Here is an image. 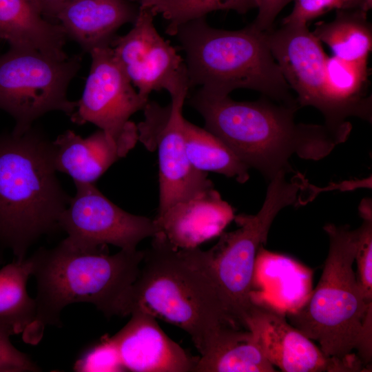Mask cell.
Returning <instances> with one entry per match:
<instances>
[{
  "label": "cell",
  "instance_id": "cell-30",
  "mask_svg": "<svg viewBox=\"0 0 372 372\" xmlns=\"http://www.w3.org/2000/svg\"><path fill=\"white\" fill-rule=\"evenodd\" d=\"M69 1L70 0H34L43 18L53 23H56L57 14Z\"/></svg>",
  "mask_w": 372,
  "mask_h": 372
},
{
  "label": "cell",
  "instance_id": "cell-3",
  "mask_svg": "<svg viewBox=\"0 0 372 372\" xmlns=\"http://www.w3.org/2000/svg\"><path fill=\"white\" fill-rule=\"evenodd\" d=\"M143 251L130 313L142 309L180 328L200 356L205 355L220 330L231 328L214 282L207 251L176 247L160 233Z\"/></svg>",
  "mask_w": 372,
  "mask_h": 372
},
{
  "label": "cell",
  "instance_id": "cell-31",
  "mask_svg": "<svg viewBox=\"0 0 372 372\" xmlns=\"http://www.w3.org/2000/svg\"><path fill=\"white\" fill-rule=\"evenodd\" d=\"M130 1H131L132 2H137L138 0H130Z\"/></svg>",
  "mask_w": 372,
  "mask_h": 372
},
{
  "label": "cell",
  "instance_id": "cell-17",
  "mask_svg": "<svg viewBox=\"0 0 372 372\" xmlns=\"http://www.w3.org/2000/svg\"><path fill=\"white\" fill-rule=\"evenodd\" d=\"M234 217L233 207L212 187L174 204L154 220L158 233L173 246L193 249L220 236Z\"/></svg>",
  "mask_w": 372,
  "mask_h": 372
},
{
  "label": "cell",
  "instance_id": "cell-10",
  "mask_svg": "<svg viewBox=\"0 0 372 372\" xmlns=\"http://www.w3.org/2000/svg\"><path fill=\"white\" fill-rule=\"evenodd\" d=\"M280 70L296 94L298 106L318 110L330 129L349 135V112L333 98L326 73L327 55L307 25L282 23L264 32Z\"/></svg>",
  "mask_w": 372,
  "mask_h": 372
},
{
  "label": "cell",
  "instance_id": "cell-26",
  "mask_svg": "<svg viewBox=\"0 0 372 372\" xmlns=\"http://www.w3.org/2000/svg\"><path fill=\"white\" fill-rule=\"evenodd\" d=\"M291 13L282 19V23L307 25L308 22L327 12L335 10H361L368 12L372 0H293Z\"/></svg>",
  "mask_w": 372,
  "mask_h": 372
},
{
  "label": "cell",
  "instance_id": "cell-25",
  "mask_svg": "<svg viewBox=\"0 0 372 372\" xmlns=\"http://www.w3.org/2000/svg\"><path fill=\"white\" fill-rule=\"evenodd\" d=\"M372 204L371 200L364 198L358 210L363 220L357 229L358 240L355 255L357 265L356 277L368 304H372Z\"/></svg>",
  "mask_w": 372,
  "mask_h": 372
},
{
  "label": "cell",
  "instance_id": "cell-16",
  "mask_svg": "<svg viewBox=\"0 0 372 372\" xmlns=\"http://www.w3.org/2000/svg\"><path fill=\"white\" fill-rule=\"evenodd\" d=\"M138 141L137 126L131 121L116 137L101 129L85 138L67 130L52 142L53 164L56 172L71 176L74 184H94Z\"/></svg>",
  "mask_w": 372,
  "mask_h": 372
},
{
  "label": "cell",
  "instance_id": "cell-23",
  "mask_svg": "<svg viewBox=\"0 0 372 372\" xmlns=\"http://www.w3.org/2000/svg\"><path fill=\"white\" fill-rule=\"evenodd\" d=\"M183 134L186 154L194 169L218 173L240 183L248 180L249 167L214 134L185 118Z\"/></svg>",
  "mask_w": 372,
  "mask_h": 372
},
{
  "label": "cell",
  "instance_id": "cell-28",
  "mask_svg": "<svg viewBox=\"0 0 372 372\" xmlns=\"http://www.w3.org/2000/svg\"><path fill=\"white\" fill-rule=\"evenodd\" d=\"M39 371L40 368L26 354L12 345L10 336L0 332V372Z\"/></svg>",
  "mask_w": 372,
  "mask_h": 372
},
{
  "label": "cell",
  "instance_id": "cell-11",
  "mask_svg": "<svg viewBox=\"0 0 372 372\" xmlns=\"http://www.w3.org/2000/svg\"><path fill=\"white\" fill-rule=\"evenodd\" d=\"M76 192L62 213L59 227L63 241L82 250L105 249L107 245L135 250L138 243L158 233L154 219L122 209L94 184L76 183Z\"/></svg>",
  "mask_w": 372,
  "mask_h": 372
},
{
  "label": "cell",
  "instance_id": "cell-22",
  "mask_svg": "<svg viewBox=\"0 0 372 372\" xmlns=\"http://www.w3.org/2000/svg\"><path fill=\"white\" fill-rule=\"evenodd\" d=\"M367 12L336 10L331 21L318 22L312 33L330 48L333 56L349 61L368 63L372 48V27Z\"/></svg>",
  "mask_w": 372,
  "mask_h": 372
},
{
  "label": "cell",
  "instance_id": "cell-1",
  "mask_svg": "<svg viewBox=\"0 0 372 372\" xmlns=\"http://www.w3.org/2000/svg\"><path fill=\"white\" fill-rule=\"evenodd\" d=\"M269 99L238 101L198 89L188 102L203 116L205 129L269 180L280 172H292L289 161L294 154L318 161L344 142L325 124L296 123L298 108Z\"/></svg>",
  "mask_w": 372,
  "mask_h": 372
},
{
  "label": "cell",
  "instance_id": "cell-12",
  "mask_svg": "<svg viewBox=\"0 0 372 372\" xmlns=\"http://www.w3.org/2000/svg\"><path fill=\"white\" fill-rule=\"evenodd\" d=\"M154 17L147 8L138 6L132 29L125 35H116L110 43L125 74L145 99L152 92H168L188 79L184 59L158 32Z\"/></svg>",
  "mask_w": 372,
  "mask_h": 372
},
{
  "label": "cell",
  "instance_id": "cell-5",
  "mask_svg": "<svg viewBox=\"0 0 372 372\" xmlns=\"http://www.w3.org/2000/svg\"><path fill=\"white\" fill-rule=\"evenodd\" d=\"M185 53L189 87L227 96L236 89L261 92L279 103L298 107L267 43L251 24L238 30L210 26L205 17L181 25L176 34Z\"/></svg>",
  "mask_w": 372,
  "mask_h": 372
},
{
  "label": "cell",
  "instance_id": "cell-19",
  "mask_svg": "<svg viewBox=\"0 0 372 372\" xmlns=\"http://www.w3.org/2000/svg\"><path fill=\"white\" fill-rule=\"evenodd\" d=\"M66 34L59 23L43 18L34 0H0V39L10 47L38 50L65 60Z\"/></svg>",
  "mask_w": 372,
  "mask_h": 372
},
{
  "label": "cell",
  "instance_id": "cell-8",
  "mask_svg": "<svg viewBox=\"0 0 372 372\" xmlns=\"http://www.w3.org/2000/svg\"><path fill=\"white\" fill-rule=\"evenodd\" d=\"M81 63L79 54L59 60L23 48L10 47L0 57V110L13 117L12 134H23L48 112L75 111L77 101L68 99L67 90Z\"/></svg>",
  "mask_w": 372,
  "mask_h": 372
},
{
  "label": "cell",
  "instance_id": "cell-21",
  "mask_svg": "<svg viewBox=\"0 0 372 372\" xmlns=\"http://www.w3.org/2000/svg\"><path fill=\"white\" fill-rule=\"evenodd\" d=\"M33 267L31 256L0 269V332L10 337L25 333L35 320L36 301L27 291Z\"/></svg>",
  "mask_w": 372,
  "mask_h": 372
},
{
  "label": "cell",
  "instance_id": "cell-27",
  "mask_svg": "<svg viewBox=\"0 0 372 372\" xmlns=\"http://www.w3.org/2000/svg\"><path fill=\"white\" fill-rule=\"evenodd\" d=\"M76 371H125L118 349L110 336H103L84 350L76 360Z\"/></svg>",
  "mask_w": 372,
  "mask_h": 372
},
{
  "label": "cell",
  "instance_id": "cell-18",
  "mask_svg": "<svg viewBox=\"0 0 372 372\" xmlns=\"http://www.w3.org/2000/svg\"><path fill=\"white\" fill-rule=\"evenodd\" d=\"M138 6L130 0H70L56 22L87 52L110 45L117 30L136 20Z\"/></svg>",
  "mask_w": 372,
  "mask_h": 372
},
{
  "label": "cell",
  "instance_id": "cell-9",
  "mask_svg": "<svg viewBox=\"0 0 372 372\" xmlns=\"http://www.w3.org/2000/svg\"><path fill=\"white\" fill-rule=\"evenodd\" d=\"M189 88L188 81L172 87L167 92L170 103L165 106L149 100L143 110L144 120L136 125L138 141L147 149L157 151L158 214L179 201L214 187L207 173L192 167L186 154L183 107Z\"/></svg>",
  "mask_w": 372,
  "mask_h": 372
},
{
  "label": "cell",
  "instance_id": "cell-24",
  "mask_svg": "<svg viewBox=\"0 0 372 372\" xmlns=\"http://www.w3.org/2000/svg\"><path fill=\"white\" fill-rule=\"evenodd\" d=\"M138 6L168 21L165 32L174 36L183 24L216 10H234L245 14L256 8L254 0H138Z\"/></svg>",
  "mask_w": 372,
  "mask_h": 372
},
{
  "label": "cell",
  "instance_id": "cell-13",
  "mask_svg": "<svg viewBox=\"0 0 372 372\" xmlns=\"http://www.w3.org/2000/svg\"><path fill=\"white\" fill-rule=\"evenodd\" d=\"M90 53V73L70 119L77 125L91 123L119 136L131 116L143 110L149 99L135 90L110 45L94 48Z\"/></svg>",
  "mask_w": 372,
  "mask_h": 372
},
{
  "label": "cell",
  "instance_id": "cell-20",
  "mask_svg": "<svg viewBox=\"0 0 372 372\" xmlns=\"http://www.w3.org/2000/svg\"><path fill=\"white\" fill-rule=\"evenodd\" d=\"M196 372H273L275 367L267 360L246 329L224 328L209 351L198 358Z\"/></svg>",
  "mask_w": 372,
  "mask_h": 372
},
{
  "label": "cell",
  "instance_id": "cell-6",
  "mask_svg": "<svg viewBox=\"0 0 372 372\" xmlns=\"http://www.w3.org/2000/svg\"><path fill=\"white\" fill-rule=\"evenodd\" d=\"M324 229L329 248L318 283L303 304L286 315L327 357L344 359L358 349L364 323L372 321V304L366 302L353 268L357 229L333 224Z\"/></svg>",
  "mask_w": 372,
  "mask_h": 372
},
{
  "label": "cell",
  "instance_id": "cell-4",
  "mask_svg": "<svg viewBox=\"0 0 372 372\" xmlns=\"http://www.w3.org/2000/svg\"><path fill=\"white\" fill-rule=\"evenodd\" d=\"M52 161V142L31 128L0 136V245L25 258L41 236L60 228L69 203Z\"/></svg>",
  "mask_w": 372,
  "mask_h": 372
},
{
  "label": "cell",
  "instance_id": "cell-14",
  "mask_svg": "<svg viewBox=\"0 0 372 372\" xmlns=\"http://www.w3.org/2000/svg\"><path fill=\"white\" fill-rule=\"evenodd\" d=\"M247 329L267 360L285 372L360 371L357 357L329 358L298 329L285 314L255 302L246 320Z\"/></svg>",
  "mask_w": 372,
  "mask_h": 372
},
{
  "label": "cell",
  "instance_id": "cell-2",
  "mask_svg": "<svg viewBox=\"0 0 372 372\" xmlns=\"http://www.w3.org/2000/svg\"><path fill=\"white\" fill-rule=\"evenodd\" d=\"M144 251L121 249L108 254L105 249L82 250L63 240L52 249L32 256L37 281L36 318L23 334L36 344L47 325H60V313L72 303L94 304L107 318L130 314L132 291Z\"/></svg>",
  "mask_w": 372,
  "mask_h": 372
},
{
  "label": "cell",
  "instance_id": "cell-15",
  "mask_svg": "<svg viewBox=\"0 0 372 372\" xmlns=\"http://www.w3.org/2000/svg\"><path fill=\"white\" fill-rule=\"evenodd\" d=\"M130 315L129 322L111 336L125 371H195L198 358L169 338L154 316L138 309Z\"/></svg>",
  "mask_w": 372,
  "mask_h": 372
},
{
  "label": "cell",
  "instance_id": "cell-29",
  "mask_svg": "<svg viewBox=\"0 0 372 372\" xmlns=\"http://www.w3.org/2000/svg\"><path fill=\"white\" fill-rule=\"evenodd\" d=\"M258 12L254 21L251 23L256 29L266 32L273 27L275 19L292 0H254Z\"/></svg>",
  "mask_w": 372,
  "mask_h": 372
},
{
  "label": "cell",
  "instance_id": "cell-7",
  "mask_svg": "<svg viewBox=\"0 0 372 372\" xmlns=\"http://www.w3.org/2000/svg\"><path fill=\"white\" fill-rule=\"evenodd\" d=\"M287 174L280 172L269 180L257 214L235 216L238 228L223 232L218 242L207 250L214 282L231 328L247 330L246 320L255 303L256 258L274 218L286 207L302 205L304 178L297 174L288 180Z\"/></svg>",
  "mask_w": 372,
  "mask_h": 372
}]
</instances>
